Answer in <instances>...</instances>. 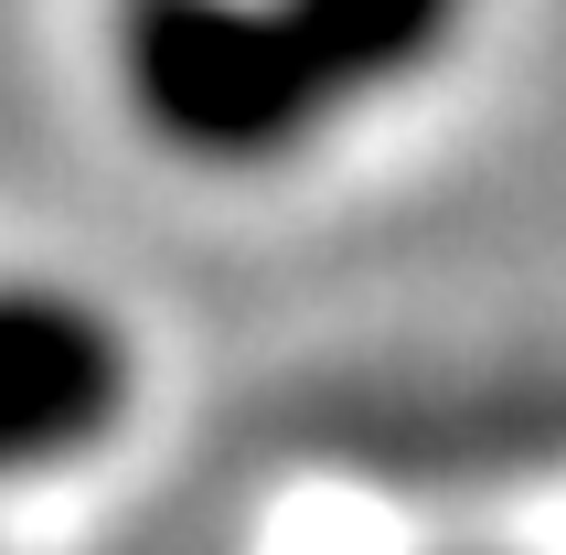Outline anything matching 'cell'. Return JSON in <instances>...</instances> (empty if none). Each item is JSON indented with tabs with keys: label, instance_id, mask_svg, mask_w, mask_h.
Wrapping results in <instances>:
<instances>
[{
	"label": "cell",
	"instance_id": "cell-1",
	"mask_svg": "<svg viewBox=\"0 0 566 555\" xmlns=\"http://www.w3.org/2000/svg\"><path fill=\"white\" fill-rule=\"evenodd\" d=\"M118 75L139 128L192 171H279L343 107L289 0H128Z\"/></svg>",
	"mask_w": 566,
	"mask_h": 555
},
{
	"label": "cell",
	"instance_id": "cell-2",
	"mask_svg": "<svg viewBox=\"0 0 566 555\" xmlns=\"http://www.w3.org/2000/svg\"><path fill=\"white\" fill-rule=\"evenodd\" d=\"M128 332L64 278H0V481L86 460L128 417Z\"/></svg>",
	"mask_w": 566,
	"mask_h": 555
},
{
	"label": "cell",
	"instance_id": "cell-3",
	"mask_svg": "<svg viewBox=\"0 0 566 555\" xmlns=\"http://www.w3.org/2000/svg\"><path fill=\"white\" fill-rule=\"evenodd\" d=\"M364 449L407 470H524L566 449L556 396H417V406H364Z\"/></svg>",
	"mask_w": 566,
	"mask_h": 555
},
{
	"label": "cell",
	"instance_id": "cell-4",
	"mask_svg": "<svg viewBox=\"0 0 566 555\" xmlns=\"http://www.w3.org/2000/svg\"><path fill=\"white\" fill-rule=\"evenodd\" d=\"M289 22L311 32L321 75L343 96H375V86H407L460 43L471 0H289Z\"/></svg>",
	"mask_w": 566,
	"mask_h": 555
}]
</instances>
